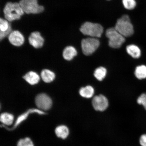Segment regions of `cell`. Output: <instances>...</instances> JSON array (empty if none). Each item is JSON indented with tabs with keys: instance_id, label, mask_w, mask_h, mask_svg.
Here are the masks:
<instances>
[{
	"instance_id": "6da1fadb",
	"label": "cell",
	"mask_w": 146,
	"mask_h": 146,
	"mask_svg": "<svg viewBox=\"0 0 146 146\" xmlns=\"http://www.w3.org/2000/svg\"><path fill=\"white\" fill-rule=\"evenodd\" d=\"M3 17L11 23L21 19L25 14L18 2L7 3L3 7Z\"/></svg>"
},
{
	"instance_id": "7a4b0ae2",
	"label": "cell",
	"mask_w": 146,
	"mask_h": 146,
	"mask_svg": "<svg viewBox=\"0 0 146 146\" xmlns=\"http://www.w3.org/2000/svg\"><path fill=\"white\" fill-rule=\"evenodd\" d=\"M114 28L125 37H129L134 33L133 25L127 15H124L117 20Z\"/></svg>"
},
{
	"instance_id": "3957f363",
	"label": "cell",
	"mask_w": 146,
	"mask_h": 146,
	"mask_svg": "<svg viewBox=\"0 0 146 146\" xmlns=\"http://www.w3.org/2000/svg\"><path fill=\"white\" fill-rule=\"evenodd\" d=\"M19 3L25 14H39L45 10L44 7L40 4L39 0H20Z\"/></svg>"
},
{
	"instance_id": "277c9868",
	"label": "cell",
	"mask_w": 146,
	"mask_h": 146,
	"mask_svg": "<svg viewBox=\"0 0 146 146\" xmlns=\"http://www.w3.org/2000/svg\"><path fill=\"white\" fill-rule=\"evenodd\" d=\"M80 30L84 35L96 38L101 37L104 29L99 24L86 22L82 25Z\"/></svg>"
},
{
	"instance_id": "5b68a950",
	"label": "cell",
	"mask_w": 146,
	"mask_h": 146,
	"mask_svg": "<svg viewBox=\"0 0 146 146\" xmlns=\"http://www.w3.org/2000/svg\"><path fill=\"white\" fill-rule=\"evenodd\" d=\"M106 36L109 39V45L111 48H118L125 42V37L119 33L114 27L107 29Z\"/></svg>"
},
{
	"instance_id": "8992f818",
	"label": "cell",
	"mask_w": 146,
	"mask_h": 146,
	"mask_svg": "<svg viewBox=\"0 0 146 146\" xmlns=\"http://www.w3.org/2000/svg\"><path fill=\"white\" fill-rule=\"evenodd\" d=\"M99 40L95 38H90L82 40L81 47L83 53L86 56L92 54L99 47Z\"/></svg>"
},
{
	"instance_id": "52a82bcc",
	"label": "cell",
	"mask_w": 146,
	"mask_h": 146,
	"mask_svg": "<svg viewBox=\"0 0 146 146\" xmlns=\"http://www.w3.org/2000/svg\"><path fill=\"white\" fill-rule=\"evenodd\" d=\"M35 103L38 108L43 110H48L52 105L50 97L44 93L38 94L35 98Z\"/></svg>"
},
{
	"instance_id": "ba28073f",
	"label": "cell",
	"mask_w": 146,
	"mask_h": 146,
	"mask_svg": "<svg viewBox=\"0 0 146 146\" xmlns=\"http://www.w3.org/2000/svg\"><path fill=\"white\" fill-rule=\"evenodd\" d=\"M28 41L29 44L36 48H41L44 43V38L39 31H35L31 33L29 36Z\"/></svg>"
},
{
	"instance_id": "9c48e42d",
	"label": "cell",
	"mask_w": 146,
	"mask_h": 146,
	"mask_svg": "<svg viewBox=\"0 0 146 146\" xmlns=\"http://www.w3.org/2000/svg\"><path fill=\"white\" fill-rule=\"evenodd\" d=\"M92 104L95 110L103 111L106 110L108 106V100L106 97L102 95L96 96L93 98Z\"/></svg>"
},
{
	"instance_id": "30bf717a",
	"label": "cell",
	"mask_w": 146,
	"mask_h": 146,
	"mask_svg": "<svg viewBox=\"0 0 146 146\" xmlns=\"http://www.w3.org/2000/svg\"><path fill=\"white\" fill-rule=\"evenodd\" d=\"M9 41L11 44L15 46L22 45L25 42V38L20 31L13 30L8 36Z\"/></svg>"
},
{
	"instance_id": "8fae6325",
	"label": "cell",
	"mask_w": 146,
	"mask_h": 146,
	"mask_svg": "<svg viewBox=\"0 0 146 146\" xmlns=\"http://www.w3.org/2000/svg\"><path fill=\"white\" fill-rule=\"evenodd\" d=\"M13 30L11 23L3 17L0 18V40L2 41L8 36Z\"/></svg>"
},
{
	"instance_id": "7c38bea8",
	"label": "cell",
	"mask_w": 146,
	"mask_h": 146,
	"mask_svg": "<svg viewBox=\"0 0 146 146\" xmlns=\"http://www.w3.org/2000/svg\"><path fill=\"white\" fill-rule=\"evenodd\" d=\"M23 78L27 83L32 85L38 84L40 80L39 75L33 71L27 73L23 76Z\"/></svg>"
},
{
	"instance_id": "4fadbf2b",
	"label": "cell",
	"mask_w": 146,
	"mask_h": 146,
	"mask_svg": "<svg viewBox=\"0 0 146 146\" xmlns=\"http://www.w3.org/2000/svg\"><path fill=\"white\" fill-rule=\"evenodd\" d=\"M77 54V50L74 47L71 46L66 47L63 51V57L67 61L72 60Z\"/></svg>"
},
{
	"instance_id": "5bb4252c",
	"label": "cell",
	"mask_w": 146,
	"mask_h": 146,
	"mask_svg": "<svg viewBox=\"0 0 146 146\" xmlns=\"http://www.w3.org/2000/svg\"><path fill=\"white\" fill-rule=\"evenodd\" d=\"M126 50L127 53L135 59H138L141 56V50L136 45L131 44L127 46Z\"/></svg>"
},
{
	"instance_id": "9a60e30c",
	"label": "cell",
	"mask_w": 146,
	"mask_h": 146,
	"mask_svg": "<svg viewBox=\"0 0 146 146\" xmlns=\"http://www.w3.org/2000/svg\"><path fill=\"white\" fill-rule=\"evenodd\" d=\"M55 76L54 73L48 69H44L41 72L42 79L45 83H50L52 82L54 80Z\"/></svg>"
},
{
	"instance_id": "2e32d148",
	"label": "cell",
	"mask_w": 146,
	"mask_h": 146,
	"mask_svg": "<svg viewBox=\"0 0 146 146\" xmlns=\"http://www.w3.org/2000/svg\"><path fill=\"white\" fill-rule=\"evenodd\" d=\"M94 93V89L90 86L82 87L80 89L79 94L82 97L86 98L92 97Z\"/></svg>"
},
{
	"instance_id": "e0dca14e",
	"label": "cell",
	"mask_w": 146,
	"mask_h": 146,
	"mask_svg": "<svg viewBox=\"0 0 146 146\" xmlns=\"http://www.w3.org/2000/svg\"><path fill=\"white\" fill-rule=\"evenodd\" d=\"M55 133L56 135L59 137L65 139L68 136L69 131L68 127L66 126L62 125L56 128Z\"/></svg>"
},
{
	"instance_id": "ac0fdd59",
	"label": "cell",
	"mask_w": 146,
	"mask_h": 146,
	"mask_svg": "<svg viewBox=\"0 0 146 146\" xmlns=\"http://www.w3.org/2000/svg\"><path fill=\"white\" fill-rule=\"evenodd\" d=\"M135 76L139 79L146 78V66L145 65L139 66L136 67L135 72Z\"/></svg>"
},
{
	"instance_id": "d6986e66",
	"label": "cell",
	"mask_w": 146,
	"mask_h": 146,
	"mask_svg": "<svg viewBox=\"0 0 146 146\" xmlns=\"http://www.w3.org/2000/svg\"><path fill=\"white\" fill-rule=\"evenodd\" d=\"M107 70L104 67H100L96 68L94 71V75L97 79L102 81L106 77Z\"/></svg>"
},
{
	"instance_id": "ffe728a7",
	"label": "cell",
	"mask_w": 146,
	"mask_h": 146,
	"mask_svg": "<svg viewBox=\"0 0 146 146\" xmlns=\"http://www.w3.org/2000/svg\"><path fill=\"white\" fill-rule=\"evenodd\" d=\"M14 116L11 114L5 113L1 116V121L2 123L7 125H10L13 123Z\"/></svg>"
},
{
	"instance_id": "44dd1931",
	"label": "cell",
	"mask_w": 146,
	"mask_h": 146,
	"mask_svg": "<svg viewBox=\"0 0 146 146\" xmlns=\"http://www.w3.org/2000/svg\"><path fill=\"white\" fill-rule=\"evenodd\" d=\"M122 2L124 7L127 10H132L136 6L135 0H123Z\"/></svg>"
},
{
	"instance_id": "7402d4cb",
	"label": "cell",
	"mask_w": 146,
	"mask_h": 146,
	"mask_svg": "<svg viewBox=\"0 0 146 146\" xmlns=\"http://www.w3.org/2000/svg\"><path fill=\"white\" fill-rule=\"evenodd\" d=\"M17 146H34V144L30 139L26 138L19 140L18 142Z\"/></svg>"
},
{
	"instance_id": "603a6c76",
	"label": "cell",
	"mask_w": 146,
	"mask_h": 146,
	"mask_svg": "<svg viewBox=\"0 0 146 146\" xmlns=\"http://www.w3.org/2000/svg\"><path fill=\"white\" fill-rule=\"evenodd\" d=\"M137 102L139 104L143 106L146 110V94H142L138 98Z\"/></svg>"
},
{
	"instance_id": "cb8c5ba5",
	"label": "cell",
	"mask_w": 146,
	"mask_h": 146,
	"mask_svg": "<svg viewBox=\"0 0 146 146\" xmlns=\"http://www.w3.org/2000/svg\"><path fill=\"white\" fill-rule=\"evenodd\" d=\"M139 142L141 146H146V134L142 135L140 137Z\"/></svg>"
},
{
	"instance_id": "d4e9b609",
	"label": "cell",
	"mask_w": 146,
	"mask_h": 146,
	"mask_svg": "<svg viewBox=\"0 0 146 146\" xmlns=\"http://www.w3.org/2000/svg\"><path fill=\"white\" fill-rule=\"evenodd\" d=\"M108 1H109V0H108Z\"/></svg>"
}]
</instances>
